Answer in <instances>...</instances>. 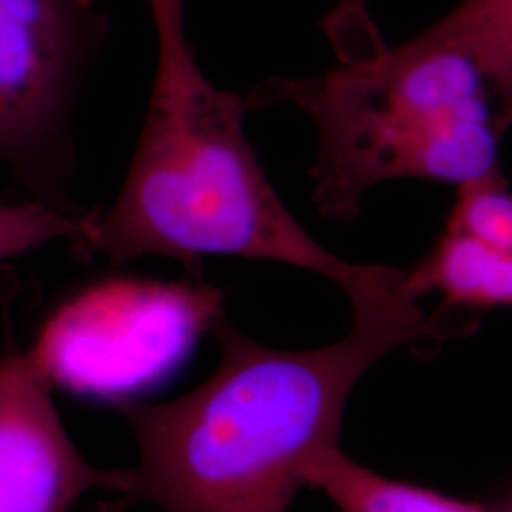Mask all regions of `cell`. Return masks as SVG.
<instances>
[{
    "mask_svg": "<svg viewBox=\"0 0 512 512\" xmlns=\"http://www.w3.org/2000/svg\"><path fill=\"white\" fill-rule=\"evenodd\" d=\"M158 63L128 177L107 211H93L78 249L124 264L175 258L196 277L205 256L270 260L323 275L353 315L420 308L404 272L330 253L281 202L245 133L247 99L217 88L196 61L184 0H148Z\"/></svg>",
    "mask_w": 512,
    "mask_h": 512,
    "instance_id": "1",
    "label": "cell"
},
{
    "mask_svg": "<svg viewBox=\"0 0 512 512\" xmlns=\"http://www.w3.org/2000/svg\"><path fill=\"white\" fill-rule=\"evenodd\" d=\"M329 346L277 349L220 311L219 366L169 403L122 404L137 446L133 503L164 512H287L306 469L340 444L349 397L395 349L458 336L439 315L361 313Z\"/></svg>",
    "mask_w": 512,
    "mask_h": 512,
    "instance_id": "2",
    "label": "cell"
},
{
    "mask_svg": "<svg viewBox=\"0 0 512 512\" xmlns=\"http://www.w3.org/2000/svg\"><path fill=\"white\" fill-rule=\"evenodd\" d=\"M249 110L293 105L319 143L317 209L353 220L368 190L395 179L475 183L499 169L509 131L494 80L454 44L408 38L397 48L306 78H272L245 95Z\"/></svg>",
    "mask_w": 512,
    "mask_h": 512,
    "instance_id": "3",
    "label": "cell"
},
{
    "mask_svg": "<svg viewBox=\"0 0 512 512\" xmlns=\"http://www.w3.org/2000/svg\"><path fill=\"white\" fill-rule=\"evenodd\" d=\"M97 0H0V162L59 203L74 99L107 35Z\"/></svg>",
    "mask_w": 512,
    "mask_h": 512,
    "instance_id": "4",
    "label": "cell"
},
{
    "mask_svg": "<svg viewBox=\"0 0 512 512\" xmlns=\"http://www.w3.org/2000/svg\"><path fill=\"white\" fill-rule=\"evenodd\" d=\"M220 311L222 293L203 283L118 279L59 311L31 357L46 378L120 393L162 378Z\"/></svg>",
    "mask_w": 512,
    "mask_h": 512,
    "instance_id": "5",
    "label": "cell"
},
{
    "mask_svg": "<svg viewBox=\"0 0 512 512\" xmlns=\"http://www.w3.org/2000/svg\"><path fill=\"white\" fill-rule=\"evenodd\" d=\"M31 353L0 359V512H80L99 495L131 499V469L105 471L76 448Z\"/></svg>",
    "mask_w": 512,
    "mask_h": 512,
    "instance_id": "6",
    "label": "cell"
},
{
    "mask_svg": "<svg viewBox=\"0 0 512 512\" xmlns=\"http://www.w3.org/2000/svg\"><path fill=\"white\" fill-rule=\"evenodd\" d=\"M404 293L416 302L425 294H439V313L512 308V249L490 247L444 228L431 251L404 272Z\"/></svg>",
    "mask_w": 512,
    "mask_h": 512,
    "instance_id": "7",
    "label": "cell"
},
{
    "mask_svg": "<svg viewBox=\"0 0 512 512\" xmlns=\"http://www.w3.org/2000/svg\"><path fill=\"white\" fill-rule=\"evenodd\" d=\"M306 486L321 490L340 512H490L431 488L380 475L327 446L306 469Z\"/></svg>",
    "mask_w": 512,
    "mask_h": 512,
    "instance_id": "8",
    "label": "cell"
},
{
    "mask_svg": "<svg viewBox=\"0 0 512 512\" xmlns=\"http://www.w3.org/2000/svg\"><path fill=\"white\" fill-rule=\"evenodd\" d=\"M418 35L473 55L494 80L512 128V0H461Z\"/></svg>",
    "mask_w": 512,
    "mask_h": 512,
    "instance_id": "9",
    "label": "cell"
},
{
    "mask_svg": "<svg viewBox=\"0 0 512 512\" xmlns=\"http://www.w3.org/2000/svg\"><path fill=\"white\" fill-rule=\"evenodd\" d=\"M92 213L38 198L27 203H0V264L57 239L78 241Z\"/></svg>",
    "mask_w": 512,
    "mask_h": 512,
    "instance_id": "10",
    "label": "cell"
},
{
    "mask_svg": "<svg viewBox=\"0 0 512 512\" xmlns=\"http://www.w3.org/2000/svg\"><path fill=\"white\" fill-rule=\"evenodd\" d=\"M444 228L490 247L512 249V190L501 171L459 186Z\"/></svg>",
    "mask_w": 512,
    "mask_h": 512,
    "instance_id": "11",
    "label": "cell"
},
{
    "mask_svg": "<svg viewBox=\"0 0 512 512\" xmlns=\"http://www.w3.org/2000/svg\"><path fill=\"white\" fill-rule=\"evenodd\" d=\"M340 63L361 61L384 52V40L368 12V0H338L321 21Z\"/></svg>",
    "mask_w": 512,
    "mask_h": 512,
    "instance_id": "12",
    "label": "cell"
}]
</instances>
